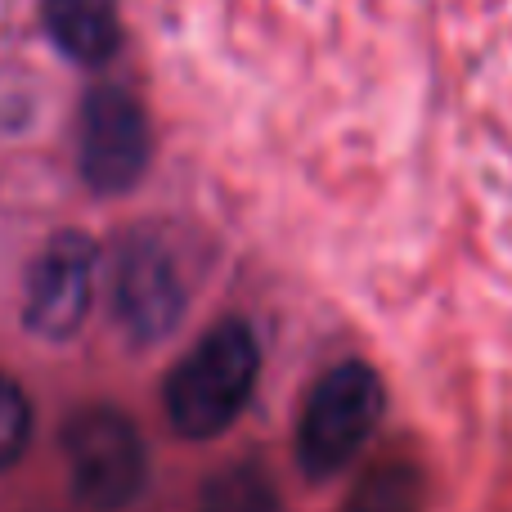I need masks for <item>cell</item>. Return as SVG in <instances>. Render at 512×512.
<instances>
[{
    "mask_svg": "<svg viewBox=\"0 0 512 512\" xmlns=\"http://www.w3.org/2000/svg\"><path fill=\"white\" fill-rule=\"evenodd\" d=\"M81 176L99 194H126L149 167V122L135 95L117 86H99L81 108Z\"/></svg>",
    "mask_w": 512,
    "mask_h": 512,
    "instance_id": "8992f818",
    "label": "cell"
},
{
    "mask_svg": "<svg viewBox=\"0 0 512 512\" xmlns=\"http://www.w3.org/2000/svg\"><path fill=\"white\" fill-rule=\"evenodd\" d=\"M256 373H261V346L243 319H221L167 378V423L185 441H212L221 436L243 405L252 400Z\"/></svg>",
    "mask_w": 512,
    "mask_h": 512,
    "instance_id": "6da1fadb",
    "label": "cell"
},
{
    "mask_svg": "<svg viewBox=\"0 0 512 512\" xmlns=\"http://www.w3.org/2000/svg\"><path fill=\"white\" fill-rule=\"evenodd\" d=\"M342 512H423V472L405 459L378 463L373 472H364Z\"/></svg>",
    "mask_w": 512,
    "mask_h": 512,
    "instance_id": "9c48e42d",
    "label": "cell"
},
{
    "mask_svg": "<svg viewBox=\"0 0 512 512\" xmlns=\"http://www.w3.org/2000/svg\"><path fill=\"white\" fill-rule=\"evenodd\" d=\"M63 459L81 504L95 512H122L140 499L149 454L135 423L113 405H86L63 427Z\"/></svg>",
    "mask_w": 512,
    "mask_h": 512,
    "instance_id": "3957f363",
    "label": "cell"
},
{
    "mask_svg": "<svg viewBox=\"0 0 512 512\" xmlns=\"http://www.w3.org/2000/svg\"><path fill=\"white\" fill-rule=\"evenodd\" d=\"M387 391L364 360H342L315 382L297 423V463L310 481H328L364 450L382 423Z\"/></svg>",
    "mask_w": 512,
    "mask_h": 512,
    "instance_id": "7a4b0ae2",
    "label": "cell"
},
{
    "mask_svg": "<svg viewBox=\"0 0 512 512\" xmlns=\"http://www.w3.org/2000/svg\"><path fill=\"white\" fill-rule=\"evenodd\" d=\"M32 441V400L14 378L0 373V472L14 468Z\"/></svg>",
    "mask_w": 512,
    "mask_h": 512,
    "instance_id": "30bf717a",
    "label": "cell"
},
{
    "mask_svg": "<svg viewBox=\"0 0 512 512\" xmlns=\"http://www.w3.org/2000/svg\"><path fill=\"white\" fill-rule=\"evenodd\" d=\"M45 32L68 59L99 68L122 45L117 0H45Z\"/></svg>",
    "mask_w": 512,
    "mask_h": 512,
    "instance_id": "52a82bcc",
    "label": "cell"
},
{
    "mask_svg": "<svg viewBox=\"0 0 512 512\" xmlns=\"http://www.w3.org/2000/svg\"><path fill=\"white\" fill-rule=\"evenodd\" d=\"M95 265L99 252L86 234H54L27 270L23 324L45 342H63L77 333L90 315V301H95Z\"/></svg>",
    "mask_w": 512,
    "mask_h": 512,
    "instance_id": "5b68a950",
    "label": "cell"
},
{
    "mask_svg": "<svg viewBox=\"0 0 512 512\" xmlns=\"http://www.w3.org/2000/svg\"><path fill=\"white\" fill-rule=\"evenodd\" d=\"M198 512H279V490L261 463H225L203 486Z\"/></svg>",
    "mask_w": 512,
    "mask_h": 512,
    "instance_id": "ba28073f",
    "label": "cell"
},
{
    "mask_svg": "<svg viewBox=\"0 0 512 512\" xmlns=\"http://www.w3.org/2000/svg\"><path fill=\"white\" fill-rule=\"evenodd\" d=\"M185 274L167 239L158 234H135L117 256L113 274V315L126 328L131 342H162L185 315Z\"/></svg>",
    "mask_w": 512,
    "mask_h": 512,
    "instance_id": "277c9868",
    "label": "cell"
}]
</instances>
